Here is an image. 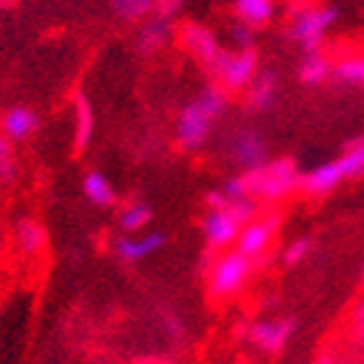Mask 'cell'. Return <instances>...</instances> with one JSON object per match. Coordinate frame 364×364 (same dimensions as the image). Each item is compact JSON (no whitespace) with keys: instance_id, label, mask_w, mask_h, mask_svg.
<instances>
[{"instance_id":"obj_16","label":"cell","mask_w":364,"mask_h":364,"mask_svg":"<svg viewBox=\"0 0 364 364\" xmlns=\"http://www.w3.org/2000/svg\"><path fill=\"white\" fill-rule=\"evenodd\" d=\"M16 245L26 257L43 255V250L49 245V230L43 227L41 219L36 217H21L16 222Z\"/></svg>"},{"instance_id":"obj_1","label":"cell","mask_w":364,"mask_h":364,"mask_svg":"<svg viewBox=\"0 0 364 364\" xmlns=\"http://www.w3.org/2000/svg\"><path fill=\"white\" fill-rule=\"evenodd\" d=\"M230 107V97L219 85H207L181 107L176 117V146L183 153H199L214 133V125Z\"/></svg>"},{"instance_id":"obj_35","label":"cell","mask_w":364,"mask_h":364,"mask_svg":"<svg viewBox=\"0 0 364 364\" xmlns=\"http://www.w3.org/2000/svg\"><path fill=\"white\" fill-rule=\"evenodd\" d=\"M3 6H6V3H3V0H0V8H3Z\"/></svg>"},{"instance_id":"obj_18","label":"cell","mask_w":364,"mask_h":364,"mask_svg":"<svg viewBox=\"0 0 364 364\" xmlns=\"http://www.w3.org/2000/svg\"><path fill=\"white\" fill-rule=\"evenodd\" d=\"M331 72H334V61L328 56H323L321 51H306L298 64V85L318 90L326 82H331Z\"/></svg>"},{"instance_id":"obj_19","label":"cell","mask_w":364,"mask_h":364,"mask_svg":"<svg viewBox=\"0 0 364 364\" xmlns=\"http://www.w3.org/2000/svg\"><path fill=\"white\" fill-rule=\"evenodd\" d=\"M82 194L95 209H112L117 204V191L102 171L92 168L82 176Z\"/></svg>"},{"instance_id":"obj_14","label":"cell","mask_w":364,"mask_h":364,"mask_svg":"<svg viewBox=\"0 0 364 364\" xmlns=\"http://www.w3.org/2000/svg\"><path fill=\"white\" fill-rule=\"evenodd\" d=\"M275 102H278V74L273 69H260L245 90V105L250 112L260 115L273 109Z\"/></svg>"},{"instance_id":"obj_15","label":"cell","mask_w":364,"mask_h":364,"mask_svg":"<svg viewBox=\"0 0 364 364\" xmlns=\"http://www.w3.org/2000/svg\"><path fill=\"white\" fill-rule=\"evenodd\" d=\"M171 33H173V26L168 18H161V16H148L146 21H140L138 38H135V49L140 56H153L164 49L168 43Z\"/></svg>"},{"instance_id":"obj_29","label":"cell","mask_w":364,"mask_h":364,"mask_svg":"<svg viewBox=\"0 0 364 364\" xmlns=\"http://www.w3.org/2000/svg\"><path fill=\"white\" fill-rule=\"evenodd\" d=\"M183 3H186V0H156V16L173 21L178 13H181Z\"/></svg>"},{"instance_id":"obj_13","label":"cell","mask_w":364,"mask_h":364,"mask_svg":"<svg viewBox=\"0 0 364 364\" xmlns=\"http://www.w3.org/2000/svg\"><path fill=\"white\" fill-rule=\"evenodd\" d=\"M41 128V117L28 105H16L8 107L0 117V135H6L11 143H26Z\"/></svg>"},{"instance_id":"obj_12","label":"cell","mask_w":364,"mask_h":364,"mask_svg":"<svg viewBox=\"0 0 364 364\" xmlns=\"http://www.w3.org/2000/svg\"><path fill=\"white\" fill-rule=\"evenodd\" d=\"M178 41H181V46L188 54L207 69L212 67L217 56L222 54V49H225L222 41L217 38V33L212 28H207L204 23H196V21H188V23H183L178 28Z\"/></svg>"},{"instance_id":"obj_5","label":"cell","mask_w":364,"mask_h":364,"mask_svg":"<svg viewBox=\"0 0 364 364\" xmlns=\"http://www.w3.org/2000/svg\"><path fill=\"white\" fill-rule=\"evenodd\" d=\"M255 273V260L242 255L240 250H222L207 273V296L212 301H230L247 288Z\"/></svg>"},{"instance_id":"obj_31","label":"cell","mask_w":364,"mask_h":364,"mask_svg":"<svg viewBox=\"0 0 364 364\" xmlns=\"http://www.w3.org/2000/svg\"><path fill=\"white\" fill-rule=\"evenodd\" d=\"M232 201L225 196V191L222 188H209L207 194H204V207L207 209H225L230 207Z\"/></svg>"},{"instance_id":"obj_22","label":"cell","mask_w":364,"mask_h":364,"mask_svg":"<svg viewBox=\"0 0 364 364\" xmlns=\"http://www.w3.org/2000/svg\"><path fill=\"white\" fill-rule=\"evenodd\" d=\"M331 82H336L344 90H364V54H352L336 61Z\"/></svg>"},{"instance_id":"obj_3","label":"cell","mask_w":364,"mask_h":364,"mask_svg":"<svg viewBox=\"0 0 364 364\" xmlns=\"http://www.w3.org/2000/svg\"><path fill=\"white\" fill-rule=\"evenodd\" d=\"M247 183V194L250 199L267 201V204H275V201H283L286 196H291L293 191H298V183H301V173L304 171L298 168V164L293 158H270L265 166L255 171H240Z\"/></svg>"},{"instance_id":"obj_10","label":"cell","mask_w":364,"mask_h":364,"mask_svg":"<svg viewBox=\"0 0 364 364\" xmlns=\"http://www.w3.org/2000/svg\"><path fill=\"white\" fill-rule=\"evenodd\" d=\"M280 225H283V214L280 212H270V214H265V217L250 219L247 225L240 230V235H237L235 247L240 250L242 255L257 260V257H262L267 250L273 247V240H275V235H278Z\"/></svg>"},{"instance_id":"obj_30","label":"cell","mask_w":364,"mask_h":364,"mask_svg":"<svg viewBox=\"0 0 364 364\" xmlns=\"http://www.w3.org/2000/svg\"><path fill=\"white\" fill-rule=\"evenodd\" d=\"M349 331L357 341H364V298L357 304L352 314V321H349Z\"/></svg>"},{"instance_id":"obj_27","label":"cell","mask_w":364,"mask_h":364,"mask_svg":"<svg viewBox=\"0 0 364 364\" xmlns=\"http://www.w3.org/2000/svg\"><path fill=\"white\" fill-rule=\"evenodd\" d=\"M255 36H257V31L240 23V21H237L230 31V38H232V43H235V49H250V46H255Z\"/></svg>"},{"instance_id":"obj_37","label":"cell","mask_w":364,"mask_h":364,"mask_svg":"<svg viewBox=\"0 0 364 364\" xmlns=\"http://www.w3.org/2000/svg\"><path fill=\"white\" fill-rule=\"evenodd\" d=\"M362 54H364V51H362Z\"/></svg>"},{"instance_id":"obj_21","label":"cell","mask_w":364,"mask_h":364,"mask_svg":"<svg viewBox=\"0 0 364 364\" xmlns=\"http://www.w3.org/2000/svg\"><path fill=\"white\" fill-rule=\"evenodd\" d=\"M153 222V209L148 201H125L117 212V227H120L122 235H138V232H146Z\"/></svg>"},{"instance_id":"obj_7","label":"cell","mask_w":364,"mask_h":364,"mask_svg":"<svg viewBox=\"0 0 364 364\" xmlns=\"http://www.w3.org/2000/svg\"><path fill=\"white\" fill-rule=\"evenodd\" d=\"M212 77L225 92H245L260 72V54L255 46L250 49H222L212 67Z\"/></svg>"},{"instance_id":"obj_17","label":"cell","mask_w":364,"mask_h":364,"mask_svg":"<svg viewBox=\"0 0 364 364\" xmlns=\"http://www.w3.org/2000/svg\"><path fill=\"white\" fill-rule=\"evenodd\" d=\"M232 11L240 23L260 31L275 21L278 0H232Z\"/></svg>"},{"instance_id":"obj_2","label":"cell","mask_w":364,"mask_h":364,"mask_svg":"<svg viewBox=\"0 0 364 364\" xmlns=\"http://www.w3.org/2000/svg\"><path fill=\"white\" fill-rule=\"evenodd\" d=\"M362 176H364V135L349 140L346 148L336 158L323 161V164L314 166L311 171H304L301 173V183H298V191L304 196L321 199V196L334 194L344 181H354V178H362Z\"/></svg>"},{"instance_id":"obj_8","label":"cell","mask_w":364,"mask_h":364,"mask_svg":"<svg viewBox=\"0 0 364 364\" xmlns=\"http://www.w3.org/2000/svg\"><path fill=\"white\" fill-rule=\"evenodd\" d=\"M225 153L237 171H255L270 161V146L262 133L252 128H235L227 135Z\"/></svg>"},{"instance_id":"obj_26","label":"cell","mask_w":364,"mask_h":364,"mask_svg":"<svg viewBox=\"0 0 364 364\" xmlns=\"http://www.w3.org/2000/svg\"><path fill=\"white\" fill-rule=\"evenodd\" d=\"M222 191H225V196L230 201H242V199H250V194H247V183H245V176L237 171L235 176H230L225 183H222Z\"/></svg>"},{"instance_id":"obj_9","label":"cell","mask_w":364,"mask_h":364,"mask_svg":"<svg viewBox=\"0 0 364 364\" xmlns=\"http://www.w3.org/2000/svg\"><path fill=\"white\" fill-rule=\"evenodd\" d=\"M298 331V321L286 316V318H262V321H252L245 328V341L250 346H255L262 354H280L288 344L293 341Z\"/></svg>"},{"instance_id":"obj_20","label":"cell","mask_w":364,"mask_h":364,"mask_svg":"<svg viewBox=\"0 0 364 364\" xmlns=\"http://www.w3.org/2000/svg\"><path fill=\"white\" fill-rule=\"evenodd\" d=\"M95 138V112L85 92L74 95V151L85 153Z\"/></svg>"},{"instance_id":"obj_33","label":"cell","mask_w":364,"mask_h":364,"mask_svg":"<svg viewBox=\"0 0 364 364\" xmlns=\"http://www.w3.org/2000/svg\"><path fill=\"white\" fill-rule=\"evenodd\" d=\"M288 3H291L293 8H304V6H314L316 0H288Z\"/></svg>"},{"instance_id":"obj_24","label":"cell","mask_w":364,"mask_h":364,"mask_svg":"<svg viewBox=\"0 0 364 364\" xmlns=\"http://www.w3.org/2000/svg\"><path fill=\"white\" fill-rule=\"evenodd\" d=\"M311 252H314V237L304 235V237H296V240H291V242L286 245V250L280 252V260H283L286 267H298L309 260Z\"/></svg>"},{"instance_id":"obj_25","label":"cell","mask_w":364,"mask_h":364,"mask_svg":"<svg viewBox=\"0 0 364 364\" xmlns=\"http://www.w3.org/2000/svg\"><path fill=\"white\" fill-rule=\"evenodd\" d=\"M16 178H18V156L11 140L0 135V181L13 183Z\"/></svg>"},{"instance_id":"obj_34","label":"cell","mask_w":364,"mask_h":364,"mask_svg":"<svg viewBox=\"0 0 364 364\" xmlns=\"http://www.w3.org/2000/svg\"><path fill=\"white\" fill-rule=\"evenodd\" d=\"M362 288H364V267H362Z\"/></svg>"},{"instance_id":"obj_6","label":"cell","mask_w":364,"mask_h":364,"mask_svg":"<svg viewBox=\"0 0 364 364\" xmlns=\"http://www.w3.org/2000/svg\"><path fill=\"white\" fill-rule=\"evenodd\" d=\"M341 11L336 6H304L293 8L291 23H288L286 36L291 43H296L298 49L304 51H321L323 41H326L328 31L339 23Z\"/></svg>"},{"instance_id":"obj_36","label":"cell","mask_w":364,"mask_h":364,"mask_svg":"<svg viewBox=\"0 0 364 364\" xmlns=\"http://www.w3.org/2000/svg\"><path fill=\"white\" fill-rule=\"evenodd\" d=\"M237 364H245V362H237Z\"/></svg>"},{"instance_id":"obj_11","label":"cell","mask_w":364,"mask_h":364,"mask_svg":"<svg viewBox=\"0 0 364 364\" xmlns=\"http://www.w3.org/2000/svg\"><path fill=\"white\" fill-rule=\"evenodd\" d=\"M166 245H168V235L166 232L146 230L138 232V235H120L112 242V250H115L117 260L122 265H138V262L158 255Z\"/></svg>"},{"instance_id":"obj_4","label":"cell","mask_w":364,"mask_h":364,"mask_svg":"<svg viewBox=\"0 0 364 364\" xmlns=\"http://www.w3.org/2000/svg\"><path fill=\"white\" fill-rule=\"evenodd\" d=\"M255 217H257L255 199L232 201L230 207L225 209H207V214L201 219V237H204V242H207L209 250L222 252V250L232 247L237 242L240 230Z\"/></svg>"},{"instance_id":"obj_28","label":"cell","mask_w":364,"mask_h":364,"mask_svg":"<svg viewBox=\"0 0 364 364\" xmlns=\"http://www.w3.org/2000/svg\"><path fill=\"white\" fill-rule=\"evenodd\" d=\"M161 323H164V331L171 336V339L176 341H183V336H186V331H183V323L181 318H178L176 314L171 309H161Z\"/></svg>"},{"instance_id":"obj_32","label":"cell","mask_w":364,"mask_h":364,"mask_svg":"<svg viewBox=\"0 0 364 364\" xmlns=\"http://www.w3.org/2000/svg\"><path fill=\"white\" fill-rule=\"evenodd\" d=\"M314 364H336V359L331 354H321V357H316Z\"/></svg>"},{"instance_id":"obj_23","label":"cell","mask_w":364,"mask_h":364,"mask_svg":"<svg viewBox=\"0 0 364 364\" xmlns=\"http://www.w3.org/2000/svg\"><path fill=\"white\" fill-rule=\"evenodd\" d=\"M109 8L120 21L140 23L156 13V0H109Z\"/></svg>"}]
</instances>
